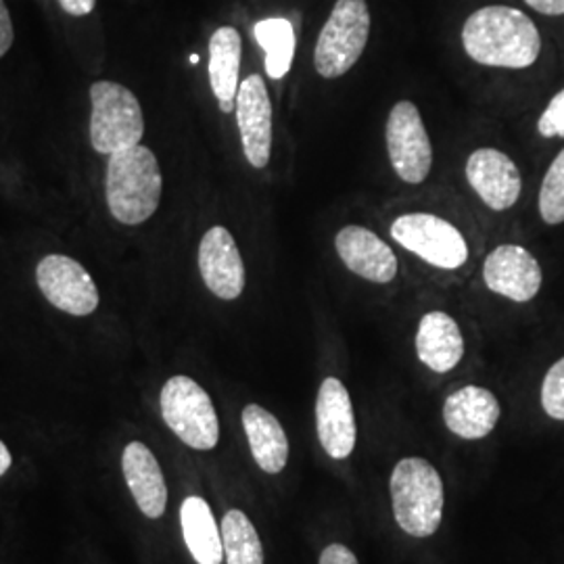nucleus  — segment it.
<instances>
[{
  "mask_svg": "<svg viewBox=\"0 0 564 564\" xmlns=\"http://www.w3.org/2000/svg\"><path fill=\"white\" fill-rule=\"evenodd\" d=\"M466 55L479 65L527 69L542 53V34L523 11L491 4L475 11L463 28Z\"/></svg>",
  "mask_w": 564,
  "mask_h": 564,
  "instance_id": "1",
  "label": "nucleus"
},
{
  "mask_svg": "<svg viewBox=\"0 0 564 564\" xmlns=\"http://www.w3.org/2000/svg\"><path fill=\"white\" fill-rule=\"evenodd\" d=\"M109 158L105 195L111 216L126 226L147 223L162 202L163 176L155 153L134 144Z\"/></svg>",
  "mask_w": 564,
  "mask_h": 564,
  "instance_id": "2",
  "label": "nucleus"
},
{
  "mask_svg": "<svg viewBox=\"0 0 564 564\" xmlns=\"http://www.w3.org/2000/svg\"><path fill=\"white\" fill-rule=\"evenodd\" d=\"M393 517L403 533L431 538L444 519V481L437 468L424 458H403L391 473Z\"/></svg>",
  "mask_w": 564,
  "mask_h": 564,
  "instance_id": "3",
  "label": "nucleus"
},
{
  "mask_svg": "<svg viewBox=\"0 0 564 564\" xmlns=\"http://www.w3.org/2000/svg\"><path fill=\"white\" fill-rule=\"evenodd\" d=\"M90 142L101 155L141 144L144 118L137 95L118 82L99 80L90 86Z\"/></svg>",
  "mask_w": 564,
  "mask_h": 564,
  "instance_id": "4",
  "label": "nucleus"
},
{
  "mask_svg": "<svg viewBox=\"0 0 564 564\" xmlns=\"http://www.w3.org/2000/svg\"><path fill=\"white\" fill-rule=\"evenodd\" d=\"M370 36V9L366 0H337L314 48V67L326 78L345 76L362 57Z\"/></svg>",
  "mask_w": 564,
  "mask_h": 564,
  "instance_id": "5",
  "label": "nucleus"
},
{
  "mask_svg": "<svg viewBox=\"0 0 564 564\" xmlns=\"http://www.w3.org/2000/svg\"><path fill=\"white\" fill-rule=\"evenodd\" d=\"M162 416L182 444L193 449H214L220 442V421L214 402L202 384L176 375L162 389Z\"/></svg>",
  "mask_w": 564,
  "mask_h": 564,
  "instance_id": "6",
  "label": "nucleus"
},
{
  "mask_svg": "<svg viewBox=\"0 0 564 564\" xmlns=\"http://www.w3.org/2000/svg\"><path fill=\"white\" fill-rule=\"evenodd\" d=\"M391 237L435 268L456 270L468 260L463 232L435 214H403L391 224Z\"/></svg>",
  "mask_w": 564,
  "mask_h": 564,
  "instance_id": "7",
  "label": "nucleus"
},
{
  "mask_svg": "<svg viewBox=\"0 0 564 564\" xmlns=\"http://www.w3.org/2000/svg\"><path fill=\"white\" fill-rule=\"evenodd\" d=\"M384 137L395 174L408 184L426 181L433 165V144L414 102L400 101L393 105Z\"/></svg>",
  "mask_w": 564,
  "mask_h": 564,
  "instance_id": "8",
  "label": "nucleus"
},
{
  "mask_svg": "<svg viewBox=\"0 0 564 564\" xmlns=\"http://www.w3.org/2000/svg\"><path fill=\"white\" fill-rule=\"evenodd\" d=\"M36 282L46 302L69 316H90L101 302L88 270L67 256L42 258L36 265Z\"/></svg>",
  "mask_w": 564,
  "mask_h": 564,
  "instance_id": "9",
  "label": "nucleus"
},
{
  "mask_svg": "<svg viewBox=\"0 0 564 564\" xmlns=\"http://www.w3.org/2000/svg\"><path fill=\"white\" fill-rule=\"evenodd\" d=\"M484 281L489 291L506 300L527 303L538 297L544 272L538 258L521 245L506 242L496 247L484 262Z\"/></svg>",
  "mask_w": 564,
  "mask_h": 564,
  "instance_id": "10",
  "label": "nucleus"
},
{
  "mask_svg": "<svg viewBox=\"0 0 564 564\" xmlns=\"http://www.w3.org/2000/svg\"><path fill=\"white\" fill-rule=\"evenodd\" d=\"M237 121L247 162L256 170H263L272 155V102L262 76L251 74L241 82Z\"/></svg>",
  "mask_w": 564,
  "mask_h": 564,
  "instance_id": "11",
  "label": "nucleus"
},
{
  "mask_svg": "<svg viewBox=\"0 0 564 564\" xmlns=\"http://www.w3.org/2000/svg\"><path fill=\"white\" fill-rule=\"evenodd\" d=\"M466 181L479 199L494 212L514 207L523 193V178L517 163L498 149H477L466 162Z\"/></svg>",
  "mask_w": 564,
  "mask_h": 564,
  "instance_id": "12",
  "label": "nucleus"
},
{
  "mask_svg": "<svg viewBox=\"0 0 564 564\" xmlns=\"http://www.w3.org/2000/svg\"><path fill=\"white\" fill-rule=\"evenodd\" d=\"M199 272L205 286L224 302L239 300L245 291V263L235 237L224 228L214 226L199 242Z\"/></svg>",
  "mask_w": 564,
  "mask_h": 564,
  "instance_id": "13",
  "label": "nucleus"
},
{
  "mask_svg": "<svg viewBox=\"0 0 564 564\" xmlns=\"http://www.w3.org/2000/svg\"><path fill=\"white\" fill-rule=\"evenodd\" d=\"M316 429L324 452L333 460H345L351 456L358 442V426L349 391L335 377H328L321 384L316 400Z\"/></svg>",
  "mask_w": 564,
  "mask_h": 564,
  "instance_id": "14",
  "label": "nucleus"
},
{
  "mask_svg": "<svg viewBox=\"0 0 564 564\" xmlns=\"http://www.w3.org/2000/svg\"><path fill=\"white\" fill-rule=\"evenodd\" d=\"M337 253L349 272L364 281L387 284L398 276V258L387 242L364 226H345L335 239Z\"/></svg>",
  "mask_w": 564,
  "mask_h": 564,
  "instance_id": "15",
  "label": "nucleus"
},
{
  "mask_svg": "<svg viewBox=\"0 0 564 564\" xmlns=\"http://www.w3.org/2000/svg\"><path fill=\"white\" fill-rule=\"evenodd\" d=\"M498 398L484 387L466 384L454 391L444 403L445 426L468 442L484 440L500 421Z\"/></svg>",
  "mask_w": 564,
  "mask_h": 564,
  "instance_id": "16",
  "label": "nucleus"
},
{
  "mask_svg": "<svg viewBox=\"0 0 564 564\" xmlns=\"http://www.w3.org/2000/svg\"><path fill=\"white\" fill-rule=\"evenodd\" d=\"M121 470L142 514L160 519L167 506V485L155 454L141 442H132L123 447Z\"/></svg>",
  "mask_w": 564,
  "mask_h": 564,
  "instance_id": "17",
  "label": "nucleus"
},
{
  "mask_svg": "<svg viewBox=\"0 0 564 564\" xmlns=\"http://www.w3.org/2000/svg\"><path fill=\"white\" fill-rule=\"evenodd\" d=\"M416 356L437 375L454 370L464 358V337L458 323L445 312H429L416 330Z\"/></svg>",
  "mask_w": 564,
  "mask_h": 564,
  "instance_id": "18",
  "label": "nucleus"
},
{
  "mask_svg": "<svg viewBox=\"0 0 564 564\" xmlns=\"http://www.w3.org/2000/svg\"><path fill=\"white\" fill-rule=\"evenodd\" d=\"M242 429L258 466L268 475H279L289 463V440L279 419L258 403L242 410Z\"/></svg>",
  "mask_w": 564,
  "mask_h": 564,
  "instance_id": "19",
  "label": "nucleus"
},
{
  "mask_svg": "<svg viewBox=\"0 0 564 564\" xmlns=\"http://www.w3.org/2000/svg\"><path fill=\"white\" fill-rule=\"evenodd\" d=\"M182 535L197 564H223V531L214 512L199 496H188L181 506Z\"/></svg>",
  "mask_w": 564,
  "mask_h": 564,
  "instance_id": "20",
  "label": "nucleus"
},
{
  "mask_svg": "<svg viewBox=\"0 0 564 564\" xmlns=\"http://www.w3.org/2000/svg\"><path fill=\"white\" fill-rule=\"evenodd\" d=\"M241 34L224 25L209 41V84L218 102H235L239 93L241 72Z\"/></svg>",
  "mask_w": 564,
  "mask_h": 564,
  "instance_id": "21",
  "label": "nucleus"
},
{
  "mask_svg": "<svg viewBox=\"0 0 564 564\" xmlns=\"http://www.w3.org/2000/svg\"><path fill=\"white\" fill-rule=\"evenodd\" d=\"M256 41L265 53V72L272 80H281L295 59V30L293 23L282 18H270L256 23Z\"/></svg>",
  "mask_w": 564,
  "mask_h": 564,
  "instance_id": "22",
  "label": "nucleus"
},
{
  "mask_svg": "<svg viewBox=\"0 0 564 564\" xmlns=\"http://www.w3.org/2000/svg\"><path fill=\"white\" fill-rule=\"evenodd\" d=\"M223 545L228 564H263L260 533L242 510H228L224 514Z\"/></svg>",
  "mask_w": 564,
  "mask_h": 564,
  "instance_id": "23",
  "label": "nucleus"
},
{
  "mask_svg": "<svg viewBox=\"0 0 564 564\" xmlns=\"http://www.w3.org/2000/svg\"><path fill=\"white\" fill-rule=\"evenodd\" d=\"M538 209L547 226H558L564 223V149L552 160L545 172Z\"/></svg>",
  "mask_w": 564,
  "mask_h": 564,
  "instance_id": "24",
  "label": "nucleus"
},
{
  "mask_svg": "<svg viewBox=\"0 0 564 564\" xmlns=\"http://www.w3.org/2000/svg\"><path fill=\"white\" fill-rule=\"evenodd\" d=\"M542 408L554 421H564V356L552 364L542 383Z\"/></svg>",
  "mask_w": 564,
  "mask_h": 564,
  "instance_id": "25",
  "label": "nucleus"
},
{
  "mask_svg": "<svg viewBox=\"0 0 564 564\" xmlns=\"http://www.w3.org/2000/svg\"><path fill=\"white\" fill-rule=\"evenodd\" d=\"M538 132L544 139H563L564 141V88L547 102L544 113L538 120Z\"/></svg>",
  "mask_w": 564,
  "mask_h": 564,
  "instance_id": "26",
  "label": "nucleus"
},
{
  "mask_svg": "<svg viewBox=\"0 0 564 564\" xmlns=\"http://www.w3.org/2000/svg\"><path fill=\"white\" fill-rule=\"evenodd\" d=\"M13 41H15L13 21H11L4 0H0V59L9 53V48L13 46Z\"/></svg>",
  "mask_w": 564,
  "mask_h": 564,
  "instance_id": "27",
  "label": "nucleus"
},
{
  "mask_svg": "<svg viewBox=\"0 0 564 564\" xmlns=\"http://www.w3.org/2000/svg\"><path fill=\"white\" fill-rule=\"evenodd\" d=\"M321 564H360L356 554L343 544H330L321 554Z\"/></svg>",
  "mask_w": 564,
  "mask_h": 564,
  "instance_id": "28",
  "label": "nucleus"
},
{
  "mask_svg": "<svg viewBox=\"0 0 564 564\" xmlns=\"http://www.w3.org/2000/svg\"><path fill=\"white\" fill-rule=\"evenodd\" d=\"M59 4L67 15L84 18V15H90L95 11L97 0H59Z\"/></svg>",
  "mask_w": 564,
  "mask_h": 564,
  "instance_id": "29",
  "label": "nucleus"
},
{
  "mask_svg": "<svg viewBox=\"0 0 564 564\" xmlns=\"http://www.w3.org/2000/svg\"><path fill=\"white\" fill-rule=\"evenodd\" d=\"M524 2L542 15H550V18L564 15V0H524Z\"/></svg>",
  "mask_w": 564,
  "mask_h": 564,
  "instance_id": "30",
  "label": "nucleus"
},
{
  "mask_svg": "<svg viewBox=\"0 0 564 564\" xmlns=\"http://www.w3.org/2000/svg\"><path fill=\"white\" fill-rule=\"evenodd\" d=\"M11 464H13V456H11L9 447L0 442V477L11 468Z\"/></svg>",
  "mask_w": 564,
  "mask_h": 564,
  "instance_id": "31",
  "label": "nucleus"
},
{
  "mask_svg": "<svg viewBox=\"0 0 564 564\" xmlns=\"http://www.w3.org/2000/svg\"><path fill=\"white\" fill-rule=\"evenodd\" d=\"M197 61H199V57H197V55H191V63H193V65H195Z\"/></svg>",
  "mask_w": 564,
  "mask_h": 564,
  "instance_id": "32",
  "label": "nucleus"
}]
</instances>
